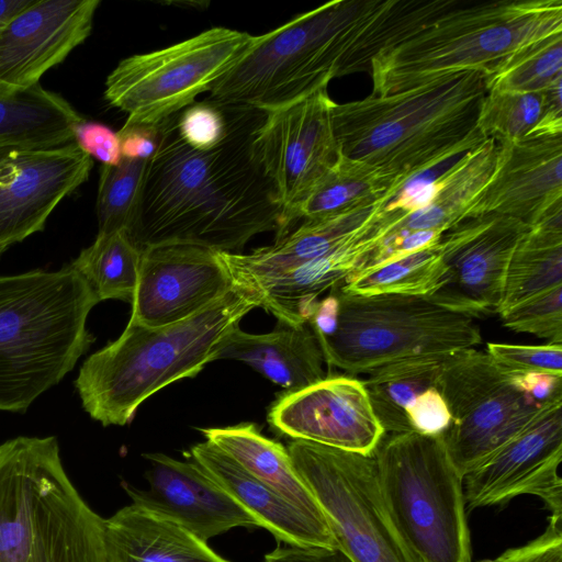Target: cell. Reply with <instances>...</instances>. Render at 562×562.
<instances>
[{
	"label": "cell",
	"mask_w": 562,
	"mask_h": 562,
	"mask_svg": "<svg viewBox=\"0 0 562 562\" xmlns=\"http://www.w3.org/2000/svg\"><path fill=\"white\" fill-rule=\"evenodd\" d=\"M223 106L227 131L210 150H195L181 139L179 113L159 123L138 216L127 235L140 251L187 244L237 252L257 234L280 236L282 207L254 150L267 111Z\"/></svg>",
	"instance_id": "6da1fadb"
},
{
	"label": "cell",
	"mask_w": 562,
	"mask_h": 562,
	"mask_svg": "<svg viewBox=\"0 0 562 562\" xmlns=\"http://www.w3.org/2000/svg\"><path fill=\"white\" fill-rule=\"evenodd\" d=\"M486 76L452 72L395 93L334 102L330 117L339 153L373 170L391 193L423 168L487 138L477 127Z\"/></svg>",
	"instance_id": "7a4b0ae2"
},
{
	"label": "cell",
	"mask_w": 562,
	"mask_h": 562,
	"mask_svg": "<svg viewBox=\"0 0 562 562\" xmlns=\"http://www.w3.org/2000/svg\"><path fill=\"white\" fill-rule=\"evenodd\" d=\"M256 307L233 288L182 322L147 327L130 319L117 339L81 364L75 387L83 409L103 426L130 424L149 396L214 361L220 341Z\"/></svg>",
	"instance_id": "3957f363"
},
{
	"label": "cell",
	"mask_w": 562,
	"mask_h": 562,
	"mask_svg": "<svg viewBox=\"0 0 562 562\" xmlns=\"http://www.w3.org/2000/svg\"><path fill=\"white\" fill-rule=\"evenodd\" d=\"M98 303L69 263L0 276V411L25 412L75 368L94 341Z\"/></svg>",
	"instance_id": "277c9868"
},
{
	"label": "cell",
	"mask_w": 562,
	"mask_h": 562,
	"mask_svg": "<svg viewBox=\"0 0 562 562\" xmlns=\"http://www.w3.org/2000/svg\"><path fill=\"white\" fill-rule=\"evenodd\" d=\"M0 562H109L105 519L67 475L56 437L0 445Z\"/></svg>",
	"instance_id": "5b68a950"
},
{
	"label": "cell",
	"mask_w": 562,
	"mask_h": 562,
	"mask_svg": "<svg viewBox=\"0 0 562 562\" xmlns=\"http://www.w3.org/2000/svg\"><path fill=\"white\" fill-rule=\"evenodd\" d=\"M558 32L561 0L459 2L371 59V94L395 93L452 72L490 75L520 47Z\"/></svg>",
	"instance_id": "8992f818"
},
{
	"label": "cell",
	"mask_w": 562,
	"mask_h": 562,
	"mask_svg": "<svg viewBox=\"0 0 562 562\" xmlns=\"http://www.w3.org/2000/svg\"><path fill=\"white\" fill-rule=\"evenodd\" d=\"M378 0H337L294 16L252 43L210 89V100L270 111L344 76Z\"/></svg>",
	"instance_id": "52a82bcc"
},
{
	"label": "cell",
	"mask_w": 562,
	"mask_h": 562,
	"mask_svg": "<svg viewBox=\"0 0 562 562\" xmlns=\"http://www.w3.org/2000/svg\"><path fill=\"white\" fill-rule=\"evenodd\" d=\"M373 454L385 505L420 562H472L463 477L442 436L391 434Z\"/></svg>",
	"instance_id": "ba28073f"
},
{
	"label": "cell",
	"mask_w": 562,
	"mask_h": 562,
	"mask_svg": "<svg viewBox=\"0 0 562 562\" xmlns=\"http://www.w3.org/2000/svg\"><path fill=\"white\" fill-rule=\"evenodd\" d=\"M337 323L318 339L327 364L369 373L395 361L441 356L482 342L474 318L423 296L359 295L337 288Z\"/></svg>",
	"instance_id": "9c48e42d"
},
{
	"label": "cell",
	"mask_w": 562,
	"mask_h": 562,
	"mask_svg": "<svg viewBox=\"0 0 562 562\" xmlns=\"http://www.w3.org/2000/svg\"><path fill=\"white\" fill-rule=\"evenodd\" d=\"M338 549L353 562H420L383 499L374 454L304 440L286 447Z\"/></svg>",
	"instance_id": "30bf717a"
},
{
	"label": "cell",
	"mask_w": 562,
	"mask_h": 562,
	"mask_svg": "<svg viewBox=\"0 0 562 562\" xmlns=\"http://www.w3.org/2000/svg\"><path fill=\"white\" fill-rule=\"evenodd\" d=\"M254 37L218 26L166 48L124 58L106 77L104 99L127 114L125 124L157 125L210 91Z\"/></svg>",
	"instance_id": "8fae6325"
},
{
	"label": "cell",
	"mask_w": 562,
	"mask_h": 562,
	"mask_svg": "<svg viewBox=\"0 0 562 562\" xmlns=\"http://www.w3.org/2000/svg\"><path fill=\"white\" fill-rule=\"evenodd\" d=\"M327 87L267 111L254 150L282 207V232L291 231L294 209L339 157ZM276 238V239H277Z\"/></svg>",
	"instance_id": "7c38bea8"
},
{
	"label": "cell",
	"mask_w": 562,
	"mask_h": 562,
	"mask_svg": "<svg viewBox=\"0 0 562 562\" xmlns=\"http://www.w3.org/2000/svg\"><path fill=\"white\" fill-rule=\"evenodd\" d=\"M529 228L493 213L459 222L439 240L448 270L426 299L473 318L498 314L510 258Z\"/></svg>",
	"instance_id": "4fadbf2b"
},
{
	"label": "cell",
	"mask_w": 562,
	"mask_h": 562,
	"mask_svg": "<svg viewBox=\"0 0 562 562\" xmlns=\"http://www.w3.org/2000/svg\"><path fill=\"white\" fill-rule=\"evenodd\" d=\"M562 402L539 413L486 461L463 476L465 508L505 505L514 497H539L549 520L562 521Z\"/></svg>",
	"instance_id": "5bb4252c"
},
{
	"label": "cell",
	"mask_w": 562,
	"mask_h": 562,
	"mask_svg": "<svg viewBox=\"0 0 562 562\" xmlns=\"http://www.w3.org/2000/svg\"><path fill=\"white\" fill-rule=\"evenodd\" d=\"M92 166L76 142L0 147V248L43 231L55 207L89 179Z\"/></svg>",
	"instance_id": "9a60e30c"
},
{
	"label": "cell",
	"mask_w": 562,
	"mask_h": 562,
	"mask_svg": "<svg viewBox=\"0 0 562 562\" xmlns=\"http://www.w3.org/2000/svg\"><path fill=\"white\" fill-rule=\"evenodd\" d=\"M233 290L217 251L170 244L142 251L132 321L161 327L182 322Z\"/></svg>",
	"instance_id": "2e32d148"
},
{
	"label": "cell",
	"mask_w": 562,
	"mask_h": 562,
	"mask_svg": "<svg viewBox=\"0 0 562 562\" xmlns=\"http://www.w3.org/2000/svg\"><path fill=\"white\" fill-rule=\"evenodd\" d=\"M268 420L293 440L364 454H372L385 436L363 382L349 375L288 392L272 405Z\"/></svg>",
	"instance_id": "e0dca14e"
},
{
	"label": "cell",
	"mask_w": 562,
	"mask_h": 562,
	"mask_svg": "<svg viewBox=\"0 0 562 562\" xmlns=\"http://www.w3.org/2000/svg\"><path fill=\"white\" fill-rule=\"evenodd\" d=\"M100 0H33L0 33V92L40 79L90 35Z\"/></svg>",
	"instance_id": "ac0fdd59"
},
{
	"label": "cell",
	"mask_w": 562,
	"mask_h": 562,
	"mask_svg": "<svg viewBox=\"0 0 562 562\" xmlns=\"http://www.w3.org/2000/svg\"><path fill=\"white\" fill-rule=\"evenodd\" d=\"M148 487L124 485L132 503L170 519L207 542L232 528L261 527L196 462L181 461L164 453L144 454Z\"/></svg>",
	"instance_id": "d6986e66"
},
{
	"label": "cell",
	"mask_w": 562,
	"mask_h": 562,
	"mask_svg": "<svg viewBox=\"0 0 562 562\" xmlns=\"http://www.w3.org/2000/svg\"><path fill=\"white\" fill-rule=\"evenodd\" d=\"M562 203V134L498 143L494 170L464 218L499 214L529 227Z\"/></svg>",
	"instance_id": "ffe728a7"
},
{
	"label": "cell",
	"mask_w": 562,
	"mask_h": 562,
	"mask_svg": "<svg viewBox=\"0 0 562 562\" xmlns=\"http://www.w3.org/2000/svg\"><path fill=\"white\" fill-rule=\"evenodd\" d=\"M383 200L342 213L304 220L295 229L249 254L217 251L233 288L241 290L262 279L321 258L361 231L380 212Z\"/></svg>",
	"instance_id": "44dd1931"
},
{
	"label": "cell",
	"mask_w": 562,
	"mask_h": 562,
	"mask_svg": "<svg viewBox=\"0 0 562 562\" xmlns=\"http://www.w3.org/2000/svg\"><path fill=\"white\" fill-rule=\"evenodd\" d=\"M190 456L279 541L304 548H338L327 521L289 503L214 445L196 443L190 449Z\"/></svg>",
	"instance_id": "7402d4cb"
},
{
	"label": "cell",
	"mask_w": 562,
	"mask_h": 562,
	"mask_svg": "<svg viewBox=\"0 0 562 562\" xmlns=\"http://www.w3.org/2000/svg\"><path fill=\"white\" fill-rule=\"evenodd\" d=\"M514 374L507 384L472 406L441 435L448 456L462 477L552 405L538 402L515 385Z\"/></svg>",
	"instance_id": "603a6c76"
},
{
	"label": "cell",
	"mask_w": 562,
	"mask_h": 562,
	"mask_svg": "<svg viewBox=\"0 0 562 562\" xmlns=\"http://www.w3.org/2000/svg\"><path fill=\"white\" fill-rule=\"evenodd\" d=\"M218 359L243 361L289 392L327 378L323 350L308 323L284 325L259 335L236 326L220 341L215 355V360Z\"/></svg>",
	"instance_id": "cb8c5ba5"
},
{
	"label": "cell",
	"mask_w": 562,
	"mask_h": 562,
	"mask_svg": "<svg viewBox=\"0 0 562 562\" xmlns=\"http://www.w3.org/2000/svg\"><path fill=\"white\" fill-rule=\"evenodd\" d=\"M109 562H231L177 522L135 504L105 519Z\"/></svg>",
	"instance_id": "d4e9b609"
},
{
	"label": "cell",
	"mask_w": 562,
	"mask_h": 562,
	"mask_svg": "<svg viewBox=\"0 0 562 562\" xmlns=\"http://www.w3.org/2000/svg\"><path fill=\"white\" fill-rule=\"evenodd\" d=\"M200 431L207 442L225 452L252 477L304 513L326 521L317 501L294 468L288 449L263 436L255 424L201 428Z\"/></svg>",
	"instance_id": "484cf974"
},
{
	"label": "cell",
	"mask_w": 562,
	"mask_h": 562,
	"mask_svg": "<svg viewBox=\"0 0 562 562\" xmlns=\"http://www.w3.org/2000/svg\"><path fill=\"white\" fill-rule=\"evenodd\" d=\"M83 117L61 95L41 83L0 92V147H57L74 142Z\"/></svg>",
	"instance_id": "4316f807"
},
{
	"label": "cell",
	"mask_w": 562,
	"mask_h": 562,
	"mask_svg": "<svg viewBox=\"0 0 562 562\" xmlns=\"http://www.w3.org/2000/svg\"><path fill=\"white\" fill-rule=\"evenodd\" d=\"M449 355L404 359L369 372L362 382L385 434L413 431L406 409L420 393L435 386Z\"/></svg>",
	"instance_id": "83f0119b"
},
{
	"label": "cell",
	"mask_w": 562,
	"mask_h": 562,
	"mask_svg": "<svg viewBox=\"0 0 562 562\" xmlns=\"http://www.w3.org/2000/svg\"><path fill=\"white\" fill-rule=\"evenodd\" d=\"M562 284V228L535 226L510 258L498 315Z\"/></svg>",
	"instance_id": "f1b7e54d"
},
{
	"label": "cell",
	"mask_w": 562,
	"mask_h": 562,
	"mask_svg": "<svg viewBox=\"0 0 562 562\" xmlns=\"http://www.w3.org/2000/svg\"><path fill=\"white\" fill-rule=\"evenodd\" d=\"M390 191L391 186L373 170L339 153L337 161L294 209L290 225L373 204Z\"/></svg>",
	"instance_id": "f546056e"
},
{
	"label": "cell",
	"mask_w": 562,
	"mask_h": 562,
	"mask_svg": "<svg viewBox=\"0 0 562 562\" xmlns=\"http://www.w3.org/2000/svg\"><path fill=\"white\" fill-rule=\"evenodd\" d=\"M142 251L124 233L97 234L94 241L69 265L90 286L99 303H132L138 281Z\"/></svg>",
	"instance_id": "4dcf8cb0"
},
{
	"label": "cell",
	"mask_w": 562,
	"mask_h": 562,
	"mask_svg": "<svg viewBox=\"0 0 562 562\" xmlns=\"http://www.w3.org/2000/svg\"><path fill=\"white\" fill-rule=\"evenodd\" d=\"M447 270L438 241L368 270L340 288L345 292L359 295L401 294L428 297L441 286Z\"/></svg>",
	"instance_id": "1f68e13d"
},
{
	"label": "cell",
	"mask_w": 562,
	"mask_h": 562,
	"mask_svg": "<svg viewBox=\"0 0 562 562\" xmlns=\"http://www.w3.org/2000/svg\"><path fill=\"white\" fill-rule=\"evenodd\" d=\"M514 372L498 364L486 350L464 348L447 357L435 387L447 403L452 423L507 384Z\"/></svg>",
	"instance_id": "d6a6232c"
},
{
	"label": "cell",
	"mask_w": 562,
	"mask_h": 562,
	"mask_svg": "<svg viewBox=\"0 0 562 562\" xmlns=\"http://www.w3.org/2000/svg\"><path fill=\"white\" fill-rule=\"evenodd\" d=\"M148 161L122 158L115 166L102 165L95 202L98 234H130L138 216Z\"/></svg>",
	"instance_id": "836d02e7"
},
{
	"label": "cell",
	"mask_w": 562,
	"mask_h": 562,
	"mask_svg": "<svg viewBox=\"0 0 562 562\" xmlns=\"http://www.w3.org/2000/svg\"><path fill=\"white\" fill-rule=\"evenodd\" d=\"M559 78H562V32L517 49L486 76V88L487 92H541Z\"/></svg>",
	"instance_id": "e575fe53"
},
{
	"label": "cell",
	"mask_w": 562,
	"mask_h": 562,
	"mask_svg": "<svg viewBox=\"0 0 562 562\" xmlns=\"http://www.w3.org/2000/svg\"><path fill=\"white\" fill-rule=\"evenodd\" d=\"M546 106V90L541 92L492 91L485 95L477 127L497 143L528 136L539 124Z\"/></svg>",
	"instance_id": "d590c367"
},
{
	"label": "cell",
	"mask_w": 562,
	"mask_h": 562,
	"mask_svg": "<svg viewBox=\"0 0 562 562\" xmlns=\"http://www.w3.org/2000/svg\"><path fill=\"white\" fill-rule=\"evenodd\" d=\"M504 327L530 334L547 344L562 345V284L551 288L499 315Z\"/></svg>",
	"instance_id": "8d00e7d4"
},
{
	"label": "cell",
	"mask_w": 562,
	"mask_h": 562,
	"mask_svg": "<svg viewBox=\"0 0 562 562\" xmlns=\"http://www.w3.org/2000/svg\"><path fill=\"white\" fill-rule=\"evenodd\" d=\"M177 131L181 139L195 150L214 148L227 131L223 104L210 99L192 103L179 112Z\"/></svg>",
	"instance_id": "74e56055"
},
{
	"label": "cell",
	"mask_w": 562,
	"mask_h": 562,
	"mask_svg": "<svg viewBox=\"0 0 562 562\" xmlns=\"http://www.w3.org/2000/svg\"><path fill=\"white\" fill-rule=\"evenodd\" d=\"M486 352L515 372H539L562 376V345L488 342Z\"/></svg>",
	"instance_id": "f35d334b"
},
{
	"label": "cell",
	"mask_w": 562,
	"mask_h": 562,
	"mask_svg": "<svg viewBox=\"0 0 562 562\" xmlns=\"http://www.w3.org/2000/svg\"><path fill=\"white\" fill-rule=\"evenodd\" d=\"M406 416L412 430L424 436H441L452 420L447 403L435 386L413 401Z\"/></svg>",
	"instance_id": "ab89813d"
},
{
	"label": "cell",
	"mask_w": 562,
	"mask_h": 562,
	"mask_svg": "<svg viewBox=\"0 0 562 562\" xmlns=\"http://www.w3.org/2000/svg\"><path fill=\"white\" fill-rule=\"evenodd\" d=\"M480 562H562V521L549 520L536 539L510 548L493 560Z\"/></svg>",
	"instance_id": "60d3db41"
},
{
	"label": "cell",
	"mask_w": 562,
	"mask_h": 562,
	"mask_svg": "<svg viewBox=\"0 0 562 562\" xmlns=\"http://www.w3.org/2000/svg\"><path fill=\"white\" fill-rule=\"evenodd\" d=\"M74 142L102 165L115 166L122 160L117 132L101 123L83 119L75 131Z\"/></svg>",
	"instance_id": "b9f144b4"
},
{
	"label": "cell",
	"mask_w": 562,
	"mask_h": 562,
	"mask_svg": "<svg viewBox=\"0 0 562 562\" xmlns=\"http://www.w3.org/2000/svg\"><path fill=\"white\" fill-rule=\"evenodd\" d=\"M122 158L149 160L158 146L159 124H125L117 132Z\"/></svg>",
	"instance_id": "7bdbcfd3"
},
{
	"label": "cell",
	"mask_w": 562,
	"mask_h": 562,
	"mask_svg": "<svg viewBox=\"0 0 562 562\" xmlns=\"http://www.w3.org/2000/svg\"><path fill=\"white\" fill-rule=\"evenodd\" d=\"M266 562H353L338 548L278 546L265 557Z\"/></svg>",
	"instance_id": "ee69618b"
},
{
	"label": "cell",
	"mask_w": 562,
	"mask_h": 562,
	"mask_svg": "<svg viewBox=\"0 0 562 562\" xmlns=\"http://www.w3.org/2000/svg\"><path fill=\"white\" fill-rule=\"evenodd\" d=\"M33 0H0V33L7 23Z\"/></svg>",
	"instance_id": "f6af8a7d"
},
{
	"label": "cell",
	"mask_w": 562,
	"mask_h": 562,
	"mask_svg": "<svg viewBox=\"0 0 562 562\" xmlns=\"http://www.w3.org/2000/svg\"><path fill=\"white\" fill-rule=\"evenodd\" d=\"M8 248H0V257L3 255V252L7 250Z\"/></svg>",
	"instance_id": "bcb514c9"
}]
</instances>
